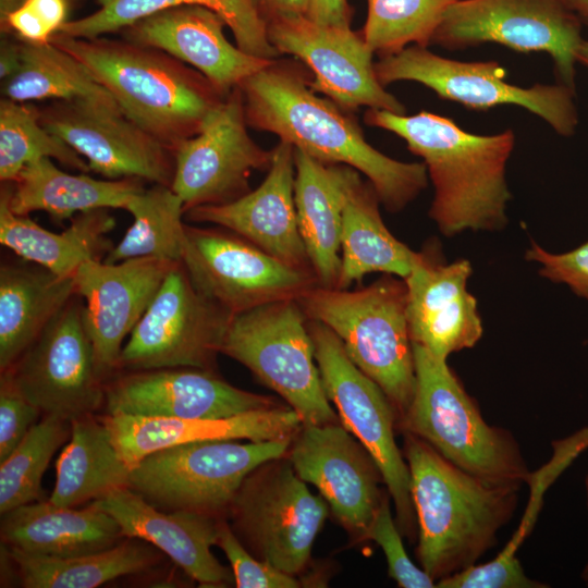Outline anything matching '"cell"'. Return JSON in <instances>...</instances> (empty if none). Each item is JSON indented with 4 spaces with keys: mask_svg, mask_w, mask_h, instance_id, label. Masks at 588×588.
Here are the masks:
<instances>
[{
    "mask_svg": "<svg viewBox=\"0 0 588 588\" xmlns=\"http://www.w3.org/2000/svg\"><path fill=\"white\" fill-rule=\"evenodd\" d=\"M381 547L388 563V574L403 588H431L436 580L417 567L404 548L401 531L393 520L390 510V494H385L367 532Z\"/></svg>",
    "mask_w": 588,
    "mask_h": 588,
    "instance_id": "42",
    "label": "cell"
},
{
    "mask_svg": "<svg viewBox=\"0 0 588 588\" xmlns=\"http://www.w3.org/2000/svg\"><path fill=\"white\" fill-rule=\"evenodd\" d=\"M581 26L562 0H456L430 46L456 51L493 42L518 52H546L556 83L576 90Z\"/></svg>",
    "mask_w": 588,
    "mask_h": 588,
    "instance_id": "12",
    "label": "cell"
},
{
    "mask_svg": "<svg viewBox=\"0 0 588 588\" xmlns=\"http://www.w3.org/2000/svg\"><path fill=\"white\" fill-rule=\"evenodd\" d=\"M68 0H24L1 21L26 42L47 44L68 21Z\"/></svg>",
    "mask_w": 588,
    "mask_h": 588,
    "instance_id": "44",
    "label": "cell"
},
{
    "mask_svg": "<svg viewBox=\"0 0 588 588\" xmlns=\"http://www.w3.org/2000/svg\"><path fill=\"white\" fill-rule=\"evenodd\" d=\"M21 40L2 39L0 45V78L5 82L21 68Z\"/></svg>",
    "mask_w": 588,
    "mask_h": 588,
    "instance_id": "49",
    "label": "cell"
},
{
    "mask_svg": "<svg viewBox=\"0 0 588 588\" xmlns=\"http://www.w3.org/2000/svg\"><path fill=\"white\" fill-rule=\"evenodd\" d=\"M315 358L330 403L341 425L378 465L396 511L400 531L414 538L417 528L411 475L394 437L397 413L382 389L347 356L340 339L324 324L308 319Z\"/></svg>",
    "mask_w": 588,
    "mask_h": 588,
    "instance_id": "11",
    "label": "cell"
},
{
    "mask_svg": "<svg viewBox=\"0 0 588 588\" xmlns=\"http://www.w3.org/2000/svg\"><path fill=\"white\" fill-rule=\"evenodd\" d=\"M247 127L243 95L236 87L203 128L174 149L171 188L182 199L185 212L233 201L250 191L255 170L268 171L273 150L261 148Z\"/></svg>",
    "mask_w": 588,
    "mask_h": 588,
    "instance_id": "17",
    "label": "cell"
},
{
    "mask_svg": "<svg viewBox=\"0 0 588 588\" xmlns=\"http://www.w3.org/2000/svg\"><path fill=\"white\" fill-rule=\"evenodd\" d=\"M71 434V421L45 415L0 462L1 515L41 499V479L53 454Z\"/></svg>",
    "mask_w": 588,
    "mask_h": 588,
    "instance_id": "40",
    "label": "cell"
},
{
    "mask_svg": "<svg viewBox=\"0 0 588 588\" xmlns=\"http://www.w3.org/2000/svg\"><path fill=\"white\" fill-rule=\"evenodd\" d=\"M54 159L61 164L87 173L86 160L39 120V109L28 102L7 98L0 101V180L13 183L28 163Z\"/></svg>",
    "mask_w": 588,
    "mask_h": 588,
    "instance_id": "39",
    "label": "cell"
},
{
    "mask_svg": "<svg viewBox=\"0 0 588 588\" xmlns=\"http://www.w3.org/2000/svg\"><path fill=\"white\" fill-rule=\"evenodd\" d=\"M21 57L17 73L2 82L7 99L16 102L73 98L114 100L81 61L51 41L21 40Z\"/></svg>",
    "mask_w": 588,
    "mask_h": 588,
    "instance_id": "37",
    "label": "cell"
},
{
    "mask_svg": "<svg viewBox=\"0 0 588 588\" xmlns=\"http://www.w3.org/2000/svg\"><path fill=\"white\" fill-rule=\"evenodd\" d=\"M375 71L381 85L400 81L419 83L441 99L470 110L514 105L542 119L563 137L575 135L579 123L576 90L562 84L522 87L506 81V71L495 61L465 62L433 53L428 47L408 46L380 58Z\"/></svg>",
    "mask_w": 588,
    "mask_h": 588,
    "instance_id": "10",
    "label": "cell"
},
{
    "mask_svg": "<svg viewBox=\"0 0 588 588\" xmlns=\"http://www.w3.org/2000/svg\"><path fill=\"white\" fill-rule=\"evenodd\" d=\"M471 265L445 264L419 253L406 284V317L412 344L446 359L473 347L482 335L476 298L467 291Z\"/></svg>",
    "mask_w": 588,
    "mask_h": 588,
    "instance_id": "23",
    "label": "cell"
},
{
    "mask_svg": "<svg viewBox=\"0 0 588 588\" xmlns=\"http://www.w3.org/2000/svg\"><path fill=\"white\" fill-rule=\"evenodd\" d=\"M238 88L249 127L275 134L320 162L363 173L388 211H401L427 187L424 162L399 161L373 148L350 112L316 95L296 61L274 59Z\"/></svg>",
    "mask_w": 588,
    "mask_h": 588,
    "instance_id": "1",
    "label": "cell"
},
{
    "mask_svg": "<svg viewBox=\"0 0 588 588\" xmlns=\"http://www.w3.org/2000/svg\"><path fill=\"white\" fill-rule=\"evenodd\" d=\"M228 511L231 528L254 556L296 576L309 562L329 505L282 456L255 468Z\"/></svg>",
    "mask_w": 588,
    "mask_h": 588,
    "instance_id": "9",
    "label": "cell"
},
{
    "mask_svg": "<svg viewBox=\"0 0 588 588\" xmlns=\"http://www.w3.org/2000/svg\"><path fill=\"white\" fill-rule=\"evenodd\" d=\"M415 390L399 422L458 468L483 480L522 485L530 477L520 448L504 428L490 426L446 359L413 344Z\"/></svg>",
    "mask_w": 588,
    "mask_h": 588,
    "instance_id": "5",
    "label": "cell"
},
{
    "mask_svg": "<svg viewBox=\"0 0 588 588\" xmlns=\"http://www.w3.org/2000/svg\"><path fill=\"white\" fill-rule=\"evenodd\" d=\"M114 226V217L103 208L77 213L64 231L51 232L14 213L1 187L0 244L58 275L73 277L83 262L103 260L114 246L108 237Z\"/></svg>",
    "mask_w": 588,
    "mask_h": 588,
    "instance_id": "30",
    "label": "cell"
},
{
    "mask_svg": "<svg viewBox=\"0 0 588 588\" xmlns=\"http://www.w3.org/2000/svg\"><path fill=\"white\" fill-rule=\"evenodd\" d=\"M364 121L397 135L422 159L434 188L429 217L443 235L498 231L506 225L512 198L506 163L515 146L512 128L473 134L452 119L428 111L407 115L367 109Z\"/></svg>",
    "mask_w": 588,
    "mask_h": 588,
    "instance_id": "2",
    "label": "cell"
},
{
    "mask_svg": "<svg viewBox=\"0 0 588 588\" xmlns=\"http://www.w3.org/2000/svg\"><path fill=\"white\" fill-rule=\"evenodd\" d=\"M232 317L196 290L179 262L130 333L118 371L173 367L213 370Z\"/></svg>",
    "mask_w": 588,
    "mask_h": 588,
    "instance_id": "13",
    "label": "cell"
},
{
    "mask_svg": "<svg viewBox=\"0 0 588 588\" xmlns=\"http://www.w3.org/2000/svg\"><path fill=\"white\" fill-rule=\"evenodd\" d=\"M50 41L81 61L132 121L172 151L225 98L197 70L150 46L60 33Z\"/></svg>",
    "mask_w": 588,
    "mask_h": 588,
    "instance_id": "4",
    "label": "cell"
},
{
    "mask_svg": "<svg viewBox=\"0 0 588 588\" xmlns=\"http://www.w3.org/2000/svg\"><path fill=\"white\" fill-rule=\"evenodd\" d=\"M577 63L588 68V40L584 39L576 50Z\"/></svg>",
    "mask_w": 588,
    "mask_h": 588,
    "instance_id": "51",
    "label": "cell"
},
{
    "mask_svg": "<svg viewBox=\"0 0 588 588\" xmlns=\"http://www.w3.org/2000/svg\"><path fill=\"white\" fill-rule=\"evenodd\" d=\"M41 411L19 389L9 370L0 376V462L9 456L37 422Z\"/></svg>",
    "mask_w": 588,
    "mask_h": 588,
    "instance_id": "45",
    "label": "cell"
},
{
    "mask_svg": "<svg viewBox=\"0 0 588 588\" xmlns=\"http://www.w3.org/2000/svg\"><path fill=\"white\" fill-rule=\"evenodd\" d=\"M277 392L305 426L340 422L326 395L308 318L298 299H282L233 315L220 346Z\"/></svg>",
    "mask_w": 588,
    "mask_h": 588,
    "instance_id": "7",
    "label": "cell"
},
{
    "mask_svg": "<svg viewBox=\"0 0 588 588\" xmlns=\"http://www.w3.org/2000/svg\"><path fill=\"white\" fill-rule=\"evenodd\" d=\"M224 20L211 9L186 4L149 15L123 29V38L167 52L201 73L224 96L273 60L233 46Z\"/></svg>",
    "mask_w": 588,
    "mask_h": 588,
    "instance_id": "24",
    "label": "cell"
},
{
    "mask_svg": "<svg viewBox=\"0 0 588 588\" xmlns=\"http://www.w3.org/2000/svg\"><path fill=\"white\" fill-rule=\"evenodd\" d=\"M22 393L45 415L71 421L105 405V380L75 294L9 369Z\"/></svg>",
    "mask_w": 588,
    "mask_h": 588,
    "instance_id": "15",
    "label": "cell"
},
{
    "mask_svg": "<svg viewBox=\"0 0 588 588\" xmlns=\"http://www.w3.org/2000/svg\"><path fill=\"white\" fill-rule=\"evenodd\" d=\"M145 542L125 538L109 549L71 558L35 556L9 548V556L23 587L95 588L156 564L159 552Z\"/></svg>",
    "mask_w": 588,
    "mask_h": 588,
    "instance_id": "35",
    "label": "cell"
},
{
    "mask_svg": "<svg viewBox=\"0 0 588 588\" xmlns=\"http://www.w3.org/2000/svg\"><path fill=\"white\" fill-rule=\"evenodd\" d=\"M267 35L280 54L296 57L310 69L314 79L309 86L315 93L344 111L367 107L406 114L405 106L379 82L373 52L360 30L294 15L268 21Z\"/></svg>",
    "mask_w": 588,
    "mask_h": 588,
    "instance_id": "18",
    "label": "cell"
},
{
    "mask_svg": "<svg viewBox=\"0 0 588 588\" xmlns=\"http://www.w3.org/2000/svg\"><path fill=\"white\" fill-rule=\"evenodd\" d=\"M292 439L247 443L218 440L169 446L131 468L128 488L160 510L216 515L229 509L255 468L285 456Z\"/></svg>",
    "mask_w": 588,
    "mask_h": 588,
    "instance_id": "8",
    "label": "cell"
},
{
    "mask_svg": "<svg viewBox=\"0 0 588 588\" xmlns=\"http://www.w3.org/2000/svg\"><path fill=\"white\" fill-rule=\"evenodd\" d=\"M181 262L193 285L232 315L318 285L311 270L292 267L226 229L185 225Z\"/></svg>",
    "mask_w": 588,
    "mask_h": 588,
    "instance_id": "14",
    "label": "cell"
},
{
    "mask_svg": "<svg viewBox=\"0 0 588 588\" xmlns=\"http://www.w3.org/2000/svg\"><path fill=\"white\" fill-rule=\"evenodd\" d=\"M380 199L360 173L346 166L341 231V270L336 289H348L370 272L405 279L418 254L385 226Z\"/></svg>",
    "mask_w": 588,
    "mask_h": 588,
    "instance_id": "28",
    "label": "cell"
},
{
    "mask_svg": "<svg viewBox=\"0 0 588 588\" xmlns=\"http://www.w3.org/2000/svg\"><path fill=\"white\" fill-rule=\"evenodd\" d=\"M298 302L307 318L328 327L350 359L382 389L400 422L415 390L404 280L388 274L355 291L316 285Z\"/></svg>",
    "mask_w": 588,
    "mask_h": 588,
    "instance_id": "6",
    "label": "cell"
},
{
    "mask_svg": "<svg viewBox=\"0 0 588 588\" xmlns=\"http://www.w3.org/2000/svg\"><path fill=\"white\" fill-rule=\"evenodd\" d=\"M260 15L266 21L281 17L308 14L310 0H255Z\"/></svg>",
    "mask_w": 588,
    "mask_h": 588,
    "instance_id": "48",
    "label": "cell"
},
{
    "mask_svg": "<svg viewBox=\"0 0 588 588\" xmlns=\"http://www.w3.org/2000/svg\"><path fill=\"white\" fill-rule=\"evenodd\" d=\"M93 503L118 522L125 538L152 544L199 584L223 586L231 581L230 571L210 551L218 536L215 515L160 510L128 487Z\"/></svg>",
    "mask_w": 588,
    "mask_h": 588,
    "instance_id": "25",
    "label": "cell"
},
{
    "mask_svg": "<svg viewBox=\"0 0 588 588\" xmlns=\"http://www.w3.org/2000/svg\"><path fill=\"white\" fill-rule=\"evenodd\" d=\"M345 168L326 164L295 148L298 229L318 285L323 287H336L341 270Z\"/></svg>",
    "mask_w": 588,
    "mask_h": 588,
    "instance_id": "32",
    "label": "cell"
},
{
    "mask_svg": "<svg viewBox=\"0 0 588 588\" xmlns=\"http://www.w3.org/2000/svg\"><path fill=\"white\" fill-rule=\"evenodd\" d=\"M41 124L110 180L134 177L171 186L173 151L138 126L115 100L73 98L39 109Z\"/></svg>",
    "mask_w": 588,
    "mask_h": 588,
    "instance_id": "16",
    "label": "cell"
},
{
    "mask_svg": "<svg viewBox=\"0 0 588 588\" xmlns=\"http://www.w3.org/2000/svg\"><path fill=\"white\" fill-rule=\"evenodd\" d=\"M107 414L160 418H225L279 406L238 389L213 370L173 367L123 371L105 385Z\"/></svg>",
    "mask_w": 588,
    "mask_h": 588,
    "instance_id": "21",
    "label": "cell"
},
{
    "mask_svg": "<svg viewBox=\"0 0 588 588\" xmlns=\"http://www.w3.org/2000/svg\"><path fill=\"white\" fill-rule=\"evenodd\" d=\"M562 1L581 21V23L588 24V0Z\"/></svg>",
    "mask_w": 588,
    "mask_h": 588,
    "instance_id": "50",
    "label": "cell"
},
{
    "mask_svg": "<svg viewBox=\"0 0 588 588\" xmlns=\"http://www.w3.org/2000/svg\"><path fill=\"white\" fill-rule=\"evenodd\" d=\"M455 1L367 0V19L360 32L380 58L412 45L429 47L445 11Z\"/></svg>",
    "mask_w": 588,
    "mask_h": 588,
    "instance_id": "41",
    "label": "cell"
},
{
    "mask_svg": "<svg viewBox=\"0 0 588 588\" xmlns=\"http://www.w3.org/2000/svg\"><path fill=\"white\" fill-rule=\"evenodd\" d=\"M98 2L100 7L97 11L74 21H66L58 33L73 38L101 37L123 30L160 11L196 4L218 13L231 28L236 46L244 52L269 60L281 56L268 39L267 24L255 0H98Z\"/></svg>",
    "mask_w": 588,
    "mask_h": 588,
    "instance_id": "33",
    "label": "cell"
},
{
    "mask_svg": "<svg viewBox=\"0 0 588 588\" xmlns=\"http://www.w3.org/2000/svg\"><path fill=\"white\" fill-rule=\"evenodd\" d=\"M272 150L271 166L257 188L226 204L192 208L184 216L191 222L217 224L292 267L313 271L297 222L295 148L280 140Z\"/></svg>",
    "mask_w": 588,
    "mask_h": 588,
    "instance_id": "22",
    "label": "cell"
},
{
    "mask_svg": "<svg viewBox=\"0 0 588 588\" xmlns=\"http://www.w3.org/2000/svg\"><path fill=\"white\" fill-rule=\"evenodd\" d=\"M133 223L102 261L115 264L137 257L181 262L185 243L184 204L171 186L152 184L135 194L124 208Z\"/></svg>",
    "mask_w": 588,
    "mask_h": 588,
    "instance_id": "38",
    "label": "cell"
},
{
    "mask_svg": "<svg viewBox=\"0 0 588 588\" xmlns=\"http://www.w3.org/2000/svg\"><path fill=\"white\" fill-rule=\"evenodd\" d=\"M353 8L348 0H310L307 17L322 25L351 26Z\"/></svg>",
    "mask_w": 588,
    "mask_h": 588,
    "instance_id": "47",
    "label": "cell"
},
{
    "mask_svg": "<svg viewBox=\"0 0 588 588\" xmlns=\"http://www.w3.org/2000/svg\"><path fill=\"white\" fill-rule=\"evenodd\" d=\"M526 259L540 265V275L566 284L588 302V241L562 254L549 253L532 242Z\"/></svg>",
    "mask_w": 588,
    "mask_h": 588,
    "instance_id": "46",
    "label": "cell"
},
{
    "mask_svg": "<svg viewBox=\"0 0 588 588\" xmlns=\"http://www.w3.org/2000/svg\"><path fill=\"white\" fill-rule=\"evenodd\" d=\"M122 460L132 468L147 455L177 444L218 440L270 441L294 437L302 428L299 415L290 406L253 411L225 418H160L105 414Z\"/></svg>",
    "mask_w": 588,
    "mask_h": 588,
    "instance_id": "26",
    "label": "cell"
},
{
    "mask_svg": "<svg viewBox=\"0 0 588 588\" xmlns=\"http://www.w3.org/2000/svg\"><path fill=\"white\" fill-rule=\"evenodd\" d=\"M404 457L421 567L438 581L475 565L512 518L520 485L476 477L411 433H406Z\"/></svg>",
    "mask_w": 588,
    "mask_h": 588,
    "instance_id": "3",
    "label": "cell"
},
{
    "mask_svg": "<svg viewBox=\"0 0 588 588\" xmlns=\"http://www.w3.org/2000/svg\"><path fill=\"white\" fill-rule=\"evenodd\" d=\"M24 0H0L1 19L19 7Z\"/></svg>",
    "mask_w": 588,
    "mask_h": 588,
    "instance_id": "52",
    "label": "cell"
},
{
    "mask_svg": "<svg viewBox=\"0 0 588 588\" xmlns=\"http://www.w3.org/2000/svg\"><path fill=\"white\" fill-rule=\"evenodd\" d=\"M216 546L221 548L228 558L238 588H296L301 586L296 576L286 574L254 556L224 520L218 523Z\"/></svg>",
    "mask_w": 588,
    "mask_h": 588,
    "instance_id": "43",
    "label": "cell"
},
{
    "mask_svg": "<svg viewBox=\"0 0 588 588\" xmlns=\"http://www.w3.org/2000/svg\"><path fill=\"white\" fill-rule=\"evenodd\" d=\"M177 264L155 257L115 264L87 260L74 273L75 294L83 301L84 324L103 380L118 371L126 336Z\"/></svg>",
    "mask_w": 588,
    "mask_h": 588,
    "instance_id": "20",
    "label": "cell"
},
{
    "mask_svg": "<svg viewBox=\"0 0 588 588\" xmlns=\"http://www.w3.org/2000/svg\"><path fill=\"white\" fill-rule=\"evenodd\" d=\"M552 458L538 471L530 474V499L525 515L511 541L495 559L475 564L437 581L440 588H540L547 587L525 574L516 551L531 530L542 505L544 491L588 449V427L553 442Z\"/></svg>",
    "mask_w": 588,
    "mask_h": 588,
    "instance_id": "36",
    "label": "cell"
},
{
    "mask_svg": "<svg viewBox=\"0 0 588 588\" xmlns=\"http://www.w3.org/2000/svg\"><path fill=\"white\" fill-rule=\"evenodd\" d=\"M75 295L73 277L22 259L0 267V370L11 368Z\"/></svg>",
    "mask_w": 588,
    "mask_h": 588,
    "instance_id": "31",
    "label": "cell"
},
{
    "mask_svg": "<svg viewBox=\"0 0 588 588\" xmlns=\"http://www.w3.org/2000/svg\"><path fill=\"white\" fill-rule=\"evenodd\" d=\"M585 485H586V492H587V509H588V475L586 477V480H585ZM581 577L585 579V580H588V562L583 571V574H581Z\"/></svg>",
    "mask_w": 588,
    "mask_h": 588,
    "instance_id": "53",
    "label": "cell"
},
{
    "mask_svg": "<svg viewBox=\"0 0 588 588\" xmlns=\"http://www.w3.org/2000/svg\"><path fill=\"white\" fill-rule=\"evenodd\" d=\"M295 473L315 486L338 520L356 538L367 532L385 492L382 474L364 445L341 422L305 426L287 450Z\"/></svg>",
    "mask_w": 588,
    "mask_h": 588,
    "instance_id": "19",
    "label": "cell"
},
{
    "mask_svg": "<svg viewBox=\"0 0 588 588\" xmlns=\"http://www.w3.org/2000/svg\"><path fill=\"white\" fill-rule=\"evenodd\" d=\"M131 467L120 456L110 432L94 414L71 420L70 442L57 462L49 501L76 506L130 486Z\"/></svg>",
    "mask_w": 588,
    "mask_h": 588,
    "instance_id": "34",
    "label": "cell"
},
{
    "mask_svg": "<svg viewBox=\"0 0 588 588\" xmlns=\"http://www.w3.org/2000/svg\"><path fill=\"white\" fill-rule=\"evenodd\" d=\"M10 209L20 216L47 212L56 222L95 209H124L145 188L134 177L94 179L86 173L71 174L50 158H40L23 168L13 183H4Z\"/></svg>",
    "mask_w": 588,
    "mask_h": 588,
    "instance_id": "29",
    "label": "cell"
},
{
    "mask_svg": "<svg viewBox=\"0 0 588 588\" xmlns=\"http://www.w3.org/2000/svg\"><path fill=\"white\" fill-rule=\"evenodd\" d=\"M1 540L44 558H71L109 549L125 539L118 522L93 502L84 509L36 501L2 515Z\"/></svg>",
    "mask_w": 588,
    "mask_h": 588,
    "instance_id": "27",
    "label": "cell"
}]
</instances>
